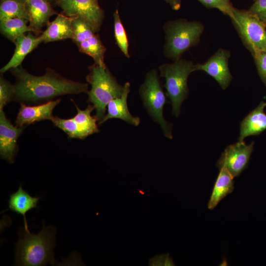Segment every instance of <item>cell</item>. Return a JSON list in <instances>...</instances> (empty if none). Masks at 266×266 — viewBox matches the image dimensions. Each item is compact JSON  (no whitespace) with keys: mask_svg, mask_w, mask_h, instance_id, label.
I'll use <instances>...</instances> for the list:
<instances>
[{"mask_svg":"<svg viewBox=\"0 0 266 266\" xmlns=\"http://www.w3.org/2000/svg\"><path fill=\"white\" fill-rule=\"evenodd\" d=\"M195 66L192 61L180 58L159 67L160 76L165 79L166 95L172 105V113L176 117L180 113L182 103L188 95V78L195 71Z\"/></svg>","mask_w":266,"mask_h":266,"instance_id":"5","label":"cell"},{"mask_svg":"<svg viewBox=\"0 0 266 266\" xmlns=\"http://www.w3.org/2000/svg\"><path fill=\"white\" fill-rule=\"evenodd\" d=\"M51 121L55 126L63 131L70 138L84 139L87 137L72 118L66 119L54 116Z\"/></svg>","mask_w":266,"mask_h":266,"instance_id":"26","label":"cell"},{"mask_svg":"<svg viewBox=\"0 0 266 266\" xmlns=\"http://www.w3.org/2000/svg\"><path fill=\"white\" fill-rule=\"evenodd\" d=\"M230 52L220 48L205 63L195 66V71L201 70L212 77L221 87L225 90L233 79L229 67Z\"/></svg>","mask_w":266,"mask_h":266,"instance_id":"10","label":"cell"},{"mask_svg":"<svg viewBox=\"0 0 266 266\" xmlns=\"http://www.w3.org/2000/svg\"><path fill=\"white\" fill-rule=\"evenodd\" d=\"M89 71L86 79L91 87L87 92V101L94 106L99 124L105 115L107 104L121 97L124 86L119 84L104 63H94L89 67Z\"/></svg>","mask_w":266,"mask_h":266,"instance_id":"3","label":"cell"},{"mask_svg":"<svg viewBox=\"0 0 266 266\" xmlns=\"http://www.w3.org/2000/svg\"><path fill=\"white\" fill-rule=\"evenodd\" d=\"M14 97V86L3 77L0 78V110L8 103Z\"/></svg>","mask_w":266,"mask_h":266,"instance_id":"27","label":"cell"},{"mask_svg":"<svg viewBox=\"0 0 266 266\" xmlns=\"http://www.w3.org/2000/svg\"><path fill=\"white\" fill-rule=\"evenodd\" d=\"M40 199L38 197L31 196L23 189L21 185L16 192L10 195L8 201V208L6 210H10L22 215L24 228L29 230L26 214L31 210L38 207L37 203Z\"/></svg>","mask_w":266,"mask_h":266,"instance_id":"18","label":"cell"},{"mask_svg":"<svg viewBox=\"0 0 266 266\" xmlns=\"http://www.w3.org/2000/svg\"><path fill=\"white\" fill-rule=\"evenodd\" d=\"M139 93L149 115L160 125L165 137L172 139V125L163 116L166 100L156 69H152L147 73L143 83L140 86Z\"/></svg>","mask_w":266,"mask_h":266,"instance_id":"6","label":"cell"},{"mask_svg":"<svg viewBox=\"0 0 266 266\" xmlns=\"http://www.w3.org/2000/svg\"><path fill=\"white\" fill-rule=\"evenodd\" d=\"M26 9L29 16L30 27L36 35L49 24L50 17L59 13L48 0H26Z\"/></svg>","mask_w":266,"mask_h":266,"instance_id":"13","label":"cell"},{"mask_svg":"<svg viewBox=\"0 0 266 266\" xmlns=\"http://www.w3.org/2000/svg\"><path fill=\"white\" fill-rule=\"evenodd\" d=\"M48 0L51 2V3L52 5H55V4L56 1L57 0Z\"/></svg>","mask_w":266,"mask_h":266,"instance_id":"33","label":"cell"},{"mask_svg":"<svg viewBox=\"0 0 266 266\" xmlns=\"http://www.w3.org/2000/svg\"><path fill=\"white\" fill-rule=\"evenodd\" d=\"M130 92V83L126 82L124 85V91L121 97L111 100L107 105V113L99 124H102L110 119L116 118L134 126L140 123L138 117L133 116L127 105V98Z\"/></svg>","mask_w":266,"mask_h":266,"instance_id":"14","label":"cell"},{"mask_svg":"<svg viewBox=\"0 0 266 266\" xmlns=\"http://www.w3.org/2000/svg\"><path fill=\"white\" fill-rule=\"evenodd\" d=\"M72 26L73 30L72 40L76 45L87 40L96 33L86 22L78 17H73Z\"/></svg>","mask_w":266,"mask_h":266,"instance_id":"24","label":"cell"},{"mask_svg":"<svg viewBox=\"0 0 266 266\" xmlns=\"http://www.w3.org/2000/svg\"><path fill=\"white\" fill-rule=\"evenodd\" d=\"M113 20L114 36L116 43L124 55L127 58H130L128 39L117 9L113 13Z\"/></svg>","mask_w":266,"mask_h":266,"instance_id":"25","label":"cell"},{"mask_svg":"<svg viewBox=\"0 0 266 266\" xmlns=\"http://www.w3.org/2000/svg\"><path fill=\"white\" fill-rule=\"evenodd\" d=\"M256 15L266 26V0H256L248 10Z\"/></svg>","mask_w":266,"mask_h":266,"instance_id":"30","label":"cell"},{"mask_svg":"<svg viewBox=\"0 0 266 266\" xmlns=\"http://www.w3.org/2000/svg\"><path fill=\"white\" fill-rule=\"evenodd\" d=\"M27 19L14 18L0 20V31L1 34L11 42H14L17 38L26 32H33L28 25Z\"/></svg>","mask_w":266,"mask_h":266,"instance_id":"20","label":"cell"},{"mask_svg":"<svg viewBox=\"0 0 266 266\" xmlns=\"http://www.w3.org/2000/svg\"><path fill=\"white\" fill-rule=\"evenodd\" d=\"M75 105L77 114L72 119L79 126L87 136L98 133L100 132L97 122H98L95 116H92L91 112L95 109L92 104H89L84 110L80 109L78 106Z\"/></svg>","mask_w":266,"mask_h":266,"instance_id":"22","label":"cell"},{"mask_svg":"<svg viewBox=\"0 0 266 266\" xmlns=\"http://www.w3.org/2000/svg\"><path fill=\"white\" fill-rule=\"evenodd\" d=\"M14 18L29 20L26 0H0V20Z\"/></svg>","mask_w":266,"mask_h":266,"instance_id":"21","label":"cell"},{"mask_svg":"<svg viewBox=\"0 0 266 266\" xmlns=\"http://www.w3.org/2000/svg\"><path fill=\"white\" fill-rule=\"evenodd\" d=\"M254 143L248 145L244 141H238L228 146L217 162V166L219 168H226L233 178L239 176L248 166Z\"/></svg>","mask_w":266,"mask_h":266,"instance_id":"9","label":"cell"},{"mask_svg":"<svg viewBox=\"0 0 266 266\" xmlns=\"http://www.w3.org/2000/svg\"><path fill=\"white\" fill-rule=\"evenodd\" d=\"M19 240L15 245V266H42L55 265L54 248L55 246L56 229L45 227L43 221L42 230L32 234L29 230L21 228L18 231Z\"/></svg>","mask_w":266,"mask_h":266,"instance_id":"2","label":"cell"},{"mask_svg":"<svg viewBox=\"0 0 266 266\" xmlns=\"http://www.w3.org/2000/svg\"><path fill=\"white\" fill-rule=\"evenodd\" d=\"M11 70L16 80L14 99L21 102H37L60 96L88 91L87 83L67 79L50 68L41 76L30 74L21 65Z\"/></svg>","mask_w":266,"mask_h":266,"instance_id":"1","label":"cell"},{"mask_svg":"<svg viewBox=\"0 0 266 266\" xmlns=\"http://www.w3.org/2000/svg\"><path fill=\"white\" fill-rule=\"evenodd\" d=\"M165 56L173 61L200 41L204 25L200 21L178 19L166 22L164 25Z\"/></svg>","mask_w":266,"mask_h":266,"instance_id":"4","label":"cell"},{"mask_svg":"<svg viewBox=\"0 0 266 266\" xmlns=\"http://www.w3.org/2000/svg\"><path fill=\"white\" fill-rule=\"evenodd\" d=\"M148 264L150 266H174L173 260L169 256V253L155 256L149 260Z\"/></svg>","mask_w":266,"mask_h":266,"instance_id":"31","label":"cell"},{"mask_svg":"<svg viewBox=\"0 0 266 266\" xmlns=\"http://www.w3.org/2000/svg\"><path fill=\"white\" fill-rule=\"evenodd\" d=\"M169 5L171 8L174 10H178L180 8L182 0H164Z\"/></svg>","mask_w":266,"mask_h":266,"instance_id":"32","label":"cell"},{"mask_svg":"<svg viewBox=\"0 0 266 266\" xmlns=\"http://www.w3.org/2000/svg\"><path fill=\"white\" fill-rule=\"evenodd\" d=\"M266 101H261L241 121L238 141L246 137L257 135L266 130V114L264 112Z\"/></svg>","mask_w":266,"mask_h":266,"instance_id":"17","label":"cell"},{"mask_svg":"<svg viewBox=\"0 0 266 266\" xmlns=\"http://www.w3.org/2000/svg\"><path fill=\"white\" fill-rule=\"evenodd\" d=\"M73 17L59 13L49 22L45 31L39 35L42 42L48 43L60 40L71 39L73 37L72 21Z\"/></svg>","mask_w":266,"mask_h":266,"instance_id":"16","label":"cell"},{"mask_svg":"<svg viewBox=\"0 0 266 266\" xmlns=\"http://www.w3.org/2000/svg\"><path fill=\"white\" fill-rule=\"evenodd\" d=\"M79 51L91 57L95 63H103L106 48L96 33L77 45Z\"/></svg>","mask_w":266,"mask_h":266,"instance_id":"23","label":"cell"},{"mask_svg":"<svg viewBox=\"0 0 266 266\" xmlns=\"http://www.w3.org/2000/svg\"><path fill=\"white\" fill-rule=\"evenodd\" d=\"M209 8H216L229 17L233 8L231 0H198Z\"/></svg>","mask_w":266,"mask_h":266,"instance_id":"28","label":"cell"},{"mask_svg":"<svg viewBox=\"0 0 266 266\" xmlns=\"http://www.w3.org/2000/svg\"><path fill=\"white\" fill-rule=\"evenodd\" d=\"M258 74L266 86V51L257 53L252 55Z\"/></svg>","mask_w":266,"mask_h":266,"instance_id":"29","label":"cell"},{"mask_svg":"<svg viewBox=\"0 0 266 266\" xmlns=\"http://www.w3.org/2000/svg\"><path fill=\"white\" fill-rule=\"evenodd\" d=\"M55 5L66 16L82 19L96 33L100 29L105 16L98 0H57Z\"/></svg>","mask_w":266,"mask_h":266,"instance_id":"8","label":"cell"},{"mask_svg":"<svg viewBox=\"0 0 266 266\" xmlns=\"http://www.w3.org/2000/svg\"></svg>","mask_w":266,"mask_h":266,"instance_id":"34","label":"cell"},{"mask_svg":"<svg viewBox=\"0 0 266 266\" xmlns=\"http://www.w3.org/2000/svg\"><path fill=\"white\" fill-rule=\"evenodd\" d=\"M220 171L216 180L210 196L208 208L213 209L218 204L234 189L233 177L225 167L219 168Z\"/></svg>","mask_w":266,"mask_h":266,"instance_id":"19","label":"cell"},{"mask_svg":"<svg viewBox=\"0 0 266 266\" xmlns=\"http://www.w3.org/2000/svg\"><path fill=\"white\" fill-rule=\"evenodd\" d=\"M60 101L61 99H59L35 106H28L21 102L15 121L16 126L23 127L36 122L45 120L51 121L54 117L53 111Z\"/></svg>","mask_w":266,"mask_h":266,"instance_id":"12","label":"cell"},{"mask_svg":"<svg viewBox=\"0 0 266 266\" xmlns=\"http://www.w3.org/2000/svg\"><path fill=\"white\" fill-rule=\"evenodd\" d=\"M24 127L14 126L0 110V156L9 163H13L18 151L17 140Z\"/></svg>","mask_w":266,"mask_h":266,"instance_id":"11","label":"cell"},{"mask_svg":"<svg viewBox=\"0 0 266 266\" xmlns=\"http://www.w3.org/2000/svg\"><path fill=\"white\" fill-rule=\"evenodd\" d=\"M41 42L42 41L40 36L34 35L31 32L18 36L14 42L15 49L14 53L9 62L0 69V73H3L20 66L26 56Z\"/></svg>","mask_w":266,"mask_h":266,"instance_id":"15","label":"cell"},{"mask_svg":"<svg viewBox=\"0 0 266 266\" xmlns=\"http://www.w3.org/2000/svg\"><path fill=\"white\" fill-rule=\"evenodd\" d=\"M244 45L254 54L266 51V26L248 10L233 7L229 17Z\"/></svg>","mask_w":266,"mask_h":266,"instance_id":"7","label":"cell"}]
</instances>
